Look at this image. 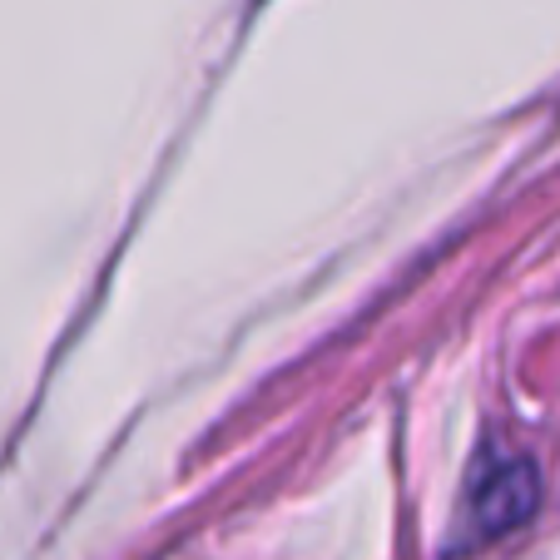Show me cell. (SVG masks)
<instances>
[{"mask_svg": "<svg viewBox=\"0 0 560 560\" xmlns=\"http://www.w3.org/2000/svg\"><path fill=\"white\" fill-rule=\"evenodd\" d=\"M530 511H536V471H530V462H521V456H487L471 471L466 521H471L476 540L521 526Z\"/></svg>", "mask_w": 560, "mask_h": 560, "instance_id": "1", "label": "cell"}]
</instances>
